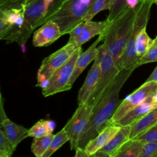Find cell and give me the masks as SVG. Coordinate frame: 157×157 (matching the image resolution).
Listing matches in <instances>:
<instances>
[{
    "label": "cell",
    "mask_w": 157,
    "mask_h": 157,
    "mask_svg": "<svg viewBox=\"0 0 157 157\" xmlns=\"http://www.w3.org/2000/svg\"><path fill=\"white\" fill-rule=\"evenodd\" d=\"M136 68L134 66L130 69L121 71L104 91L98 103L93 107L90 120L79 140L78 147L85 148L90 140L110 124V121L123 100L119 98L120 90Z\"/></svg>",
    "instance_id": "6da1fadb"
},
{
    "label": "cell",
    "mask_w": 157,
    "mask_h": 157,
    "mask_svg": "<svg viewBox=\"0 0 157 157\" xmlns=\"http://www.w3.org/2000/svg\"><path fill=\"white\" fill-rule=\"evenodd\" d=\"M64 0H55L48 4L45 0H28L24 19L20 28L13 34L5 37L6 43L16 42L22 48L34 30L47 22L62 5Z\"/></svg>",
    "instance_id": "7a4b0ae2"
},
{
    "label": "cell",
    "mask_w": 157,
    "mask_h": 157,
    "mask_svg": "<svg viewBox=\"0 0 157 157\" xmlns=\"http://www.w3.org/2000/svg\"><path fill=\"white\" fill-rule=\"evenodd\" d=\"M135 16V9H127L110 22L104 34L103 45L120 71L121 57L129 39Z\"/></svg>",
    "instance_id": "3957f363"
},
{
    "label": "cell",
    "mask_w": 157,
    "mask_h": 157,
    "mask_svg": "<svg viewBox=\"0 0 157 157\" xmlns=\"http://www.w3.org/2000/svg\"><path fill=\"white\" fill-rule=\"evenodd\" d=\"M94 0H64L48 20L56 23L62 35L68 34L83 21Z\"/></svg>",
    "instance_id": "277c9868"
},
{
    "label": "cell",
    "mask_w": 157,
    "mask_h": 157,
    "mask_svg": "<svg viewBox=\"0 0 157 157\" xmlns=\"http://www.w3.org/2000/svg\"><path fill=\"white\" fill-rule=\"evenodd\" d=\"M155 0H147L140 2L135 8L136 16L131 34L121 57V69H128L133 67L139 58L136 52V42L140 31L147 27L150 16V9Z\"/></svg>",
    "instance_id": "5b68a950"
},
{
    "label": "cell",
    "mask_w": 157,
    "mask_h": 157,
    "mask_svg": "<svg viewBox=\"0 0 157 157\" xmlns=\"http://www.w3.org/2000/svg\"><path fill=\"white\" fill-rule=\"evenodd\" d=\"M28 0H0V39L15 33L23 23Z\"/></svg>",
    "instance_id": "8992f818"
},
{
    "label": "cell",
    "mask_w": 157,
    "mask_h": 157,
    "mask_svg": "<svg viewBox=\"0 0 157 157\" xmlns=\"http://www.w3.org/2000/svg\"><path fill=\"white\" fill-rule=\"evenodd\" d=\"M98 55L100 61V74L96 88L86 102L93 107L98 103L104 91L121 71L103 44L98 47Z\"/></svg>",
    "instance_id": "52a82bcc"
},
{
    "label": "cell",
    "mask_w": 157,
    "mask_h": 157,
    "mask_svg": "<svg viewBox=\"0 0 157 157\" xmlns=\"http://www.w3.org/2000/svg\"><path fill=\"white\" fill-rule=\"evenodd\" d=\"M80 47L67 43L64 47L45 58L38 70L36 86L43 88L54 72L65 64Z\"/></svg>",
    "instance_id": "ba28073f"
},
{
    "label": "cell",
    "mask_w": 157,
    "mask_h": 157,
    "mask_svg": "<svg viewBox=\"0 0 157 157\" xmlns=\"http://www.w3.org/2000/svg\"><path fill=\"white\" fill-rule=\"evenodd\" d=\"M82 52V47H80L72 57L54 72L42 88V93L44 96H52L71 89L69 81L74 72L77 59Z\"/></svg>",
    "instance_id": "9c48e42d"
},
{
    "label": "cell",
    "mask_w": 157,
    "mask_h": 157,
    "mask_svg": "<svg viewBox=\"0 0 157 157\" xmlns=\"http://www.w3.org/2000/svg\"><path fill=\"white\" fill-rule=\"evenodd\" d=\"M93 107L86 103L79 104L64 129L69 137L71 150H75L90 120Z\"/></svg>",
    "instance_id": "30bf717a"
},
{
    "label": "cell",
    "mask_w": 157,
    "mask_h": 157,
    "mask_svg": "<svg viewBox=\"0 0 157 157\" xmlns=\"http://www.w3.org/2000/svg\"><path fill=\"white\" fill-rule=\"evenodd\" d=\"M157 91V82H145L140 87L123 99L112 118L110 124H112L134 108L140 104L147 98Z\"/></svg>",
    "instance_id": "8fae6325"
},
{
    "label": "cell",
    "mask_w": 157,
    "mask_h": 157,
    "mask_svg": "<svg viewBox=\"0 0 157 157\" xmlns=\"http://www.w3.org/2000/svg\"><path fill=\"white\" fill-rule=\"evenodd\" d=\"M106 19L101 21L92 20L82 21L75 26L69 33L68 43H73L78 47H82L92 37L104 33L110 25Z\"/></svg>",
    "instance_id": "7c38bea8"
},
{
    "label": "cell",
    "mask_w": 157,
    "mask_h": 157,
    "mask_svg": "<svg viewBox=\"0 0 157 157\" xmlns=\"http://www.w3.org/2000/svg\"><path fill=\"white\" fill-rule=\"evenodd\" d=\"M61 36L63 35L58 25L52 20H48L34 31L33 45L39 47H47Z\"/></svg>",
    "instance_id": "4fadbf2b"
},
{
    "label": "cell",
    "mask_w": 157,
    "mask_h": 157,
    "mask_svg": "<svg viewBox=\"0 0 157 157\" xmlns=\"http://www.w3.org/2000/svg\"><path fill=\"white\" fill-rule=\"evenodd\" d=\"M104 33L99 35L98 38L83 52L79 55L75 66V68L69 81V85L72 87L77 78L93 61H94L98 56V45L104 40Z\"/></svg>",
    "instance_id": "5bb4252c"
},
{
    "label": "cell",
    "mask_w": 157,
    "mask_h": 157,
    "mask_svg": "<svg viewBox=\"0 0 157 157\" xmlns=\"http://www.w3.org/2000/svg\"><path fill=\"white\" fill-rule=\"evenodd\" d=\"M100 69V61L98 55L86 75L82 86L78 91L77 98L78 105L86 103L91 97L98 81Z\"/></svg>",
    "instance_id": "9a60e30c"
},
{
    "label": "cell",
    "mask_w": 157,
    "mask_h": 157,
    "mask_svg": "<svg viewBox=\"0 0 157 157\" xmlns=\"http://www.w3.org/2000/svg\"><path fill=\"white\" fill-rule=\"evenodd\" d=\"M132 124L122 126L118 133L105 146L98 150L93 155V157H113L118 150L129 139V135Z\"/></svg>",
    "instance_id": "2e32d148"
},
{
    "label": "cell",
    "mask_w": 157,
    "mask_h": 157,
    "mask_svg": "<svg viewBox=\"0 0 157 157\" xmlns=\"http://www.w3.org/2000/svg\"><path fill=\"white\" fill-rule=\"evenodd\" d=\"M121 127L115 124H109L94 138L90 140L85 148L88 153L93 156L98 150L105 146L121 129Z\"/></svg>",
    "instance_id": "e0dca14e"
},
{
    "label": "cell",
    "mask_w": 157,
    "mask_h": 157,
    "mask_svg": "<svg viewBox=\"0 0 157 157\" xmlns=\"http://www.w3.org/2000/svg\"><path fill=\"white\" fill-rule=\"evenodd\" d=\"M156 107H157V104L152 102L151 95L112 124L122 127L133 124Z\"/></svg>",
    "instance_id": "ac0fdd59"
},
{
    "label": "cell",
    "mask_w": 157,
    "mask_h": 157,
    "mask_svg": "<svg viewBox=\"0 0 157 157\" xmlns=\"http://www.w3.org/2000/svg\"><path fill=\"white\" fill-rule=\"evenodd\" d=\"M0 130L4 132L15 147L23 139L29 137V129H26L21 125L13 123L8 118L1 121Z\"/></svg>",
    "instance_id": "d6986e66"
},
{
    "label": "cell",
    "mask_w": 157,
    "mask_h": 157,
    "mask_svg": "<svg viewBox=\"0 0 157 157\" xmlns=\"http://www.w3.org/2000/svg\"><path fill=\"white\" fill-rule=\"evenodd\" d=\"M157 123V107L132 124L129 139L136 138Z\"/></svg>",
    "instance_id": "ffe728a7"
},
{
    "label": "cell",
    "mask_w": 157,
    "mask_h": 157,
    "mask_svg": "<svg viewBox=\"0 0 157 157\" xmlns=\"http://www.w3.org/2000/svg\"><path fill=\"white\" fill-rule=\"evenodd\" d=\"M144 143L136 138L125 142L116 152L113 157H140Z\"/></svg>",
    "instance_id": "44dd1931"
},
{
    "label": "cell",
    "mask_w": 157,
    "mask_h": 157,
    "mask_svg": "<svg viewBox=\"0 0 157 157\" xmlns=\"http://www.w3.org/2000/svg\"><path fill=\"white\" fill-rule=\"evenodd\" d=\"M54 123L53 121L40 120L28 130V136L32 137H40L53 134Z\"/></svg>",
    "instance_id": "7402d4cb"
},
{
    "label": "cell",
    "mask_w": 157,
    "mask_h": 157,
    "mask_svg": "<svg viewBox=\"0 0 157 157\" xmlns=\"http://www.w3.org/2000/svg\"><path fill=\"white\" fill-rule=\"evenodd\" d=\"M54 134H51L48 136L33 137L31 144V151L36 157H42L43 155L47 150Z\"/></svg>",
    "instance_id": "603a6c76"
},
{
    "label": "cell",
    "mask_w": 157,
    "mask_h": 157,
    "mask_svg": "<svg viewBox=\"0 0 157 157\" xmlns=\"http://www.w3.org/2000/svg\"><path fill=\"white\" fill-rule=\"evenodd\" d=\"M153 40L148 35L146 27H144L139 33L136 42V52L139 58L147 52Z\"/></svg>",
    "instance_id": "cb8c5ba5"
},
{
    "label": "cell",
    "mask_w": 157,
    "mask_h": 157,
    "mask_svg": "<svg viewBox=\"0 0 157 157\" xmlns=\"http://www.w3.org/2000/svg\"><path fill=\"white\" fill-rule=\"evenodd\" d=\"M67 141H69V137L65 129L63 128L54 135L47 150L43 155L42 157H50Z\"/></svg>",
    "instance_id": "d4e9b609"
},
{
    "label": "cell",
    "mask_w": 157,
    "mask_h": 157,
    "mask_svg": "<svg viewBox=\"0 0 157 157\" xmlns=\"http://www.w3.org/2000/svg\"><path fill=\"white\" fill-rule=\"evenodd\" d=\"M113 0H94L83 21L91 20L99 12L104 10H110Z\"/></svg>",
    "instance_id": "484cf974"
},
{
    "label": "cell",
    "mask_w": 157,
    "mask_h": 157,
    "mask_svg": "<svg viewBox=\"0 0 157 157\" xmlns=\"http://www.w3.org/2000/svg\"><path fill=\"white\" fill-rule=\"evenodd\" d=\"M152 62H157V37L153 40L147 52L138 59L134 66L138 67L142 64Z\"/></svg>",
    "instance_id": "4316f807"
},
{
    "label": "cell",
    "mask_w": 157,
    "mask_h": 157,
    "mask_svg": "<svg viewBox=\"0 0 157 157\" xmlns=\"http://www.w3.org/2000/svg\"><path fill=\"white\" fill-rule=\"evenodd\" d=\"M145 1L147 0H140L141 2ZM127 9L128 8L126 6L125 0H113L112 5L109 10V13L106 19L110 23Z\"/></svg>",
    "instance_id": "83f0119b"
},
{
    "label": "cell",
    "mask_w": 157,
    "mask_h": 157,
    "mask_svg": "<svg viewBox=\"0 0 157 157\" xmlns=\"http://www.w3.org/2000/svg\"><path fill=\"white\" fill-rule=\"evenodd\" d=\"M16 147L0 130V157H10Z\"/></svg>",
    "instance_id": "f1b7e54d"
},
{
    "label": "cell",
    "mask_w": 157,
    "mask_h": 157,
    "mask_svg": "<svg viewBox=\"0 0 157 157\" xmlns=\"http://www.w3.org/2000/svg\"><path fill=\"white\" fill-rule=\"evenodd\" d=\"M140 157H157V141L144 143Z\"/></svg>",
    "instance_id": "f546056e"
},
{
    "label": "cell",
    "mask_w": 157,
    "mask_h": 157,
    "mask_svg": "<svg viewBox=\"0 0 157 157\" xmlns=\"http://www.w3.org/2000/svg\"><path fill=\"white\" fill-rule=\"evenodd\" d=\"M144 143L157 141V123L151 126L143 134L136 137Z\"/></svg>",
    "instance_id": "4dcf8cb0"
},
{
    "label": "cell",
    "mask_w": 157,
    "mask_h": 157,
    "mask_svg": "<svg viewBox=\"0 0 157 157\" xmlns=\"http://www.w3.org/2000/svg\"><path fill=\"white\" fill-rule=\"evenodd\" d=\"M75 157H91V156L88 153L85 148L77 147L75 149Z\"/></svg>",
    "instance_id": "1f68e13d"
},
{
    "label": "cell",
    "mask_w": 157,
    "mask_h": 157,
    "mask_svg": "<svg viewBox=\"0 0 157 157\" xmlns=\"http://www.w3.org/2000/svg\"><path fill=\"white\" fill-rule=\"evenodd\" d=\"M151 81H155L157 82V66L152 72V73L150 75V76L148 77V78L146 80V82H151Z\"/></svg>",
    "instance_id": "d6a6232c"
},
{
    "label": "cell",
    "mask_w": 157,
    "mask_h": 157,
    "mask_svg": "<svg viewBox=\"0 0 157 157\" xmlns=\"http://www.w3.org/2000/svg\"><path fill=\"white\" fill-rule=\"evenodd\" d=\"M152 102L154 104H157V91L152 95Z\"/></svg>",
    "instance_id": "836d02e7"
},
{
    "label": "cell",
    "mask_w": 157,
    "mask_h": 157,
    "mask_svg": "<svg viewBox=\"0 0 157 157\" xmlns=\"http://www.w3.org/2000/svg\"><path fill=\"white\" fill-rule=\"evenodd\" d=\"M46 2H47L48 4H52L54 1L55 0H45Z\"/></svg>",
    "instance_id": "e575fe53"
},
{
    "label": "cell",
    "mask_w": 157,
    "mask_h": 157,
    "mask_svg": "<svg viewBox=\"0 0 157 157\" xmlns=\"http://www.w3.org/2000/svg\"><path fill=\"white\" fill-rule=\"evenodd\" d=\"M155 4L157 6V0H155Z\"/></svg>",
    "instance_id": "d590c367"
},
{
    "label": "cell",
    "mask_w": 157,
    "mask_h": 157,
    "mask_svg": "<svg viewBox=\"0 0 157 157\" xmlns=\"http://www.w3.org/2000/svg\"><path fill=\"white\" fill-rule=\"evenodd\" d=\"M156 37H157V35H156Z\"/></svg>",
    "instance_id": "8d00e7d4"
}]
</instances>
